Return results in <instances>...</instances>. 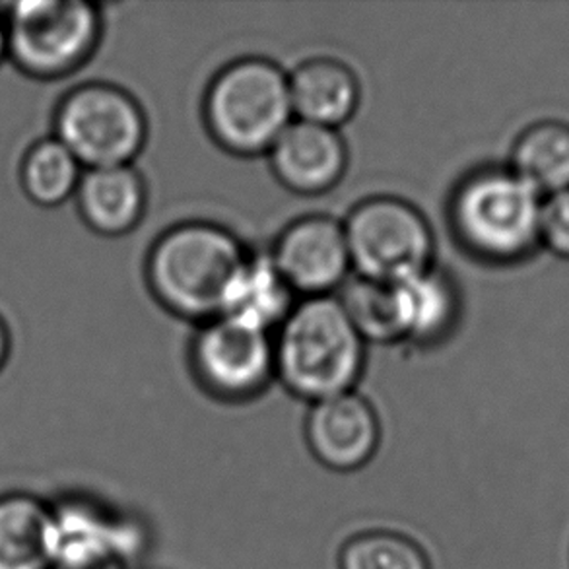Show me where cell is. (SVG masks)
<instances>
[{
  "mask_svg": "<svg viewBox=\"0 0 569 569\" xmlns=\"http://www.w3.org/2000/svg\"><path fill=\"white\" fill-rule=\"evenodd\" d=\"M366 358V340L335 296L303 298L278 327L274 366L301 399L352 391Z\"/></svg>",
  "mask_w": 569,
  "mask_h": 569,
  "instance_id": "cell-1",
  "label": "cell"
},
{
  "mask_svg": "<svg viewBox=\"0 0 569 569\" xmlns=\"http://www.w3.org/2000/svg\"><path fill=\"white\" fill-rule=\"evenodd\" d=\"M247 254L238 239L216 223H179L150 249L148 284L173 313L210 321L222 313Z\"/></svg>",
  "mask_w": 569,
  "mask_h": 569,
  "instance_id": "cell-2",
  "label": "cell"
},
{
  "mask_svg": "<svg viewBox=\"0 0 569 569\" xmlns=\"http://www.w3.org/2000/svg\"><path fill=\"white\" fill-rule=\"evenodd\" d=\"M8 355H10V332H8L7 323L0 317V370L4 368Z\"/></svg>",
  "mask_w": 569,
  "mask_h": 569,
  "instance_id": "cell-21",
  "label": "cell"
},
{
  "mask_svg": "<svg viewBox=\"0 0 569 569\" xmlns=\"http://www.w3.org/2000/svg\"><path fill=\"white\" fill-rule=\"evenodd\" d=\"M267 154L280 183L301 194L329 191L347 170V147L339 131L300 119L286 127Z\"/></svg>",
  "mask_w": 569,
  "mask_h": 569,
  "instance_id": "cell-11",
  "label": "cell"
},
{
  "mask_svg": "<svg viewBox=\"0 0 569 569\" xmlns=\"http://www.w3.org/2000/svg\"><path fill=\"white\" fill-rule=\"evenodd\" d=\"M292 296V288L278 272L270 254H247L223 300L220 316L270 332L292 311L296 306Z\"/></svg>",
  "mask_w": 569,
  "mask_h": 569,
  "instance_id": "cell-16",
  "label": "cell"
},
{
  "mask_svg": "<svg viewBox=\"0 0 569 569\" xmlns=\"http://www.w3.org/2000/svg\"><path fill=\"white\" fill-rule=\"evenodd\" d=\"M4 59H8V33L4 20L0 18V64L4 62Z\"/></svg>",
  "mask_w": 569,
  "mask_h": 569,
  "instance_id": "cell-22",
  "label": "cell"
},
{
  "mask_svg": "<svg viewBox=\"0 0 569 569\" xmlns=\"http://www.w3.org/2000/svg\"><path fill=\"white\" fill-rule=\"evenodd\" d=\"M8 59L26 77L59 80L84 67L100 46V10L84 0H26L2 18Z\"/></svg>",
  "mask_w": 569,
  "mask_h": 569,
  "instance_id": "cell-5",
  "label": "cell"
},
{
  "mask_svg": "<svg viewBox=\"0 0 569 569\" xmlns=\"http://www.w3.org/2000/svg\"><path fill=\"white\" fill-rule=\"evenodd\" d=\"M191 360L200 383L222 399L253 397L277 373L270 332L231 317L207 321L192 342Z\"/></svg>",
  "mask_w": 569,
  "mask_h": 569,
  "instance_id": "cell-8",
  "label": "cell"
},
{
  "mask_svg": "<svg viewBox=\"0 0 569 569\" xmlns=\"http://www.w3.org/2000/svg\"><path fill=\"white\" fill-rule=\"evenodd\" d=\"M147 134L139 101L108 82L77 86L54 111V139L86 170L131 166Z\"/></svg>",
  "mask_w": 569,
  "mask_h": 569,
  "instance_id": "cell-6",
  "label": "cell"
},
{
  "mask_svg": "<svg viewBox=\"0 0 569 569\" xmlns=\"http://www.w3.org/2000/svg\"><path fill=\"white\" fill-rule=\"evenodd\" d=\"M74 194L82 220L108 238L134 230L147 208V186L132 166L86 170Z\"/></svg>",
  "mask_w": 569,
  "mask_h": 569,
  "instance_id": "cell-12",
  "label": "cell"
},
{
  "mask_svg": "<svg viewBox=\"0 0 569 569\" xmlns=\"http://www.w3.org/2000/svg\"><path fill=\"white\" fill-rule=\"evenodd\" d=\"M309 449L327 469L352 472L378 453L381 423L368 400L348 391L317 400L306 423Z\"/></svg>",
  "mask_w": 569,
  "mask_h": 569,
  "instance_id": "cell-10",
  "label": "cell"
},
{
  "mask_svg": "<svg viewBox=\"0 0 569 569\" xmlns=\"http://www.w3.org/2000/svg\"><path fill=\"white\" fill-rule=\"evenodd\" d=\"M342 226L356 277L399 282L431 269L430 223L407 200L395 197L363 200Z\"/></svg>",
  "mask_w": 569,
  "mask_h": 569,
  "instance_id": "cell-7",
  "label": "cell"
},
{
  "mask_svg": "<svg viewBox=\"0 0 569 569\" xmlns=\"http://www.w3.org/2000/svg\"><path fill=\"white\" fill-rule=\"evenodd\" d=\"M542 199L509 166L472 171L449 207L455 236L486 261L525 259L540 246Z\"/></svg>",
  "mask_w": 569,
  "mask_h": 569,
  "instance_id": "cell-3",
  "label": "cell"
},
{
  "mask_svg": "<svg viewBox=\"0 0 569 569\" xmlns=\"http://www.w3.org/2000/svg\"><path fill=\"white\" fill-rule=\"evenodd\" d=\"M540 246L569 259V189L548 194L540 208Z\"/></svg>",
  "mask_w": 569,
  "mask_h": 569,
  "instance_id": "cell-20",
  "label": "cell"
},
{
  "mask_svg": "<svg viewBox=\"0 0 569 569\" xmlns=\"http://www.w3.org/2000/svg\"><path fill=\"white\" fill-rule=\"evenodd\" d=\"M53 506L33 493L0 496V569L53 568Z\"/></svg>",
  "mask_w": 569,
  "mask_h": 569,
  "instance_id": "cell-14",
  "label": "cell"
},
{
  "mask_svg": "<svg viewBox=\"0 0 569 569\" xmlns=\"http://www.w3.org/2000/svg\"><path fill=\"white\" fill-rule=\"evenodd\" d=\"M208 131L233 154L269 152L293 121L284 70L267 59H241L216 74L204 98Z\"/></svg>",
  "mask_w": 569,
  "mask_h": 569,
  "instance_id": "cell-4",
  "label": "cell"
},
{
  "mask_svg": "<svg viewBox=\"0 0 569 569\" xmlns=\"http://www.w3.org/2000/svg\"><path fill=\"white\" fill-rule=\"evenodd\" d=\"M340 569H431L415 540L397 532H363L340 552Z\"/></svg>",
  "mask_w": 569,
  "mask_h": 569,
  "instance_id": "cell-19",
  "label": "cell"
},
{
  "mask_svg": "<svg viewBox=\"0 0 569 569\" xmlns=\"http://www.w3.org/2000/svg\"><path fill=\"white\" fill-rule=\"evenodd\" d=\"M293 117L308 123L339 129L355 116L360 86L345 62L329 57L301 62L288 74Z\"/></svg>",
  "mask_w": 569,
  "mask_h": 569,
  "instance_id": "cell-13",
  "label": "cell"
},
{
  "mask_svg": "<svg viewBox=\"0 0 569 569\" xmlns=\"http://www.w3.org/2000/svg\"><path fill=\"white\" fill-rule=\"evenodd\" d=\"M82 166L59 140L36 142L23 156L20 183L28 199L38 207H59L77 192Z\"/></svg>",
  "mask_w": 569,
  "mask_h": 569,
  "instance_id": "cell-18",
  "label": "cell"
},
{
  "mask_svg": "<svg viewBox=\"0 0 569 569\" xmlns=\"http://www.w3.org/2000/svg\"><path fill=\"white\" fill-rule=\"evenodd\" d=\"M391 284L400 339L433 342L453 327L459 298L446 274L431 267Z\"/></svg>",
  "mask_w": 569,
  "mask_h": 569,
  "instance_id": "cell-15",
  "label": "cell"
},
{
  "mask_svg": "<svg viewBox=\"0 0 569 569\" xmlns=\"http://www.w3.org/2000/svg\"><path fill=\"white\" fill-rule=\"evenodd\" d=\"M509 168L542 197L569 189V124L540 121L525 129Z\"/></svg>",
  "mask_w": 569,
  "mask_h": 569,
  "instance_id": "cell-17",
  "label": "cell"
},
{
  "mask_svg": "<svg viewBox=\"0 0 569 569\" xmlns=\"http://www.w3.org/2000/svg\"><path fill=\"white\" fill-rule=\"evenodd\" d=\"M269 254L292 292L306 298L332 296L352 270L345 226L329 216L290 223Z\"/></svg>",
  "mask_w": 569,
  "mask_h": 569,
  "instance_id": "cell-9",
  "label": "cell"
}]
</instances>
